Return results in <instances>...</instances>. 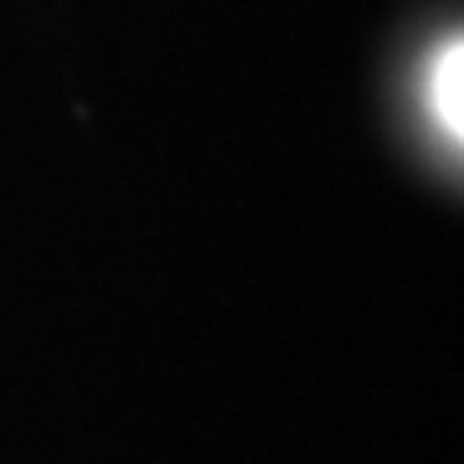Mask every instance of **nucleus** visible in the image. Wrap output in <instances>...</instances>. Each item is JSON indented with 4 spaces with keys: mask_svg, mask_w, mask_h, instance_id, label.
<instances>
[{
    "mask_svg": "<svg viewBox=\"0 0 464 464\" xmlns=\"http://www.w3.org/2000/svg\"><path fill=\"white\" fill-rule=\"evenodd\" d=\"M459 83H464V52L459 42H449L433 63V114L454 140L464 134V99H459Z\"/></svg>",
    "mask_w": 464,
    "mask_h": 464,
    "instance_id": "1",
    "label": "nucleus"
}]
</instances>
